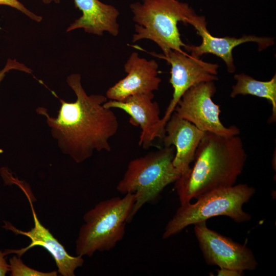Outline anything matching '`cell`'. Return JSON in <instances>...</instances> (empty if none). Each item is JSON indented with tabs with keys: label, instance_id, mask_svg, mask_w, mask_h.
Segmentation results:
<instances>
[{
	"label": "cell",
	"instance_id": "obj_15",
	"mask_svg": "<svg viewBox=\"0 0 276 276\" xmlns=\"http://www.w3.org/2000/svg\"><path fill=\"white\" fill-rule=\"evenodd\" d=\"M82 15L67 28L66 31L83 29L85 32L102 36L104 32L116 36L119 33L117 21L120 14L114 6L99 0H74Z\"/></svg>",
	"mask_w": 276,
	"mask_h": 276
},
{
	"label": "cell",
	"instance_id": "obj_2",
	"mask_svg": "<svg viewBox=\"0 0 276 276\" xmlns=\"http://www.w3.org/2000/svg\"><path fill=\"white\" fill-rule=\"evenodd\" d=\"M246 159L240 136L206 132L196 149L193 166L175 182L180 205L210 191L235 185Z\"/></svg>",
	"mask_w": 276,
	"mask_h": 276
},
{
	"label": "cell",
	"instance_id": "obj_4",
	"mask_svg": "<svg viewBox=\"0 0 276 276\" xmlns=\"http://www.w3.org/2000/svg\"><path fill=\"white\" fill-rule=\"evenodd\" d=\"M135 202V194L127 193L101 201L86 212L76 240L77 255L91 257L113 248L124 237Z\"/></svg>",
	"mask_w": 276,
	"mask_h": 276
},
{
	"label": "cell",
	"instance_id": "obj_8",
	"mask_svg": "<svg viewBox=\"0 0 276 276\" xmlns=\"http://www.w3.org/2000/svg\"><path fill=\"white\" fill-rule=\"evenodd\" d=\"M216 91L214 81L196 84L182 95L174 112L204 132L225 137L238 135L240 132L238 127H226L220 120V106L212 99Z\"/></svg>",
	"mask_w": 276,
	"mask_h": 276
},
{
	"label": "cell",
	"instance_id": "obj_3",
	"mask_svg": "<svg viewBox=\"0 0 276 276\" xmlns=\"http://www.w3.org/2000/svg\"><path fill=\"white\" fill-rule=\"evenodd\" d=\"M136 23L133 42L149 39L155 42L163 54L170 50L184 52L177 24H190L196 15L188 3L177 0H142L130 5Z\"/></svg>",
	"mask_w": 276,
	"mask_h": 276
},
{
	"label": "cell",
	"instance_id": "obj_11",
	"mask_svg": "<svg viewBox=\"0 0 276 276\" xmlns=\"http://www.w3.org/2000/svg\"><path fill=\"white\" fill-rule=\"evenodd\" d=\"M158 68L155 60H148L136 52L132 53L124 64L127 76L109 88L106 97L111 100L123 101L132 95L158 90L162 81L157 76Z\"/></svg>",
	"mask_w": 276,
	"mask_h": 276
},
{
	"label": "cell",
	"instance_id": "obj_12",
	"mask_svg": "<svg viewBox=\"0 0 276 276\" xmlns=\"http://www.w3.org/2000/svg\"><path fill=\"white\" fill-rule=\"evenodd\" d=\"M154 97L153 93L137 94L123 101L110 100L103 104L106 108L124 111L130 116L129 123L140 127L139 145L144 149L150 147L156 138H160L158 131L161 119L160 108L158 103L153 101Z\"/></svg>",
	"mask_w": 276,
	"mask_h": 276
},
{
	"label": "cell",
	"instance_id": "obj_17",
	"mask_svg": "<svg viewBox=\"0 0 276 276\" xmlns=\"http://www.w3.org/2000/svg\"><path fill=\"white\" fill-rule=\"evenodd\" d=\"M9 268L11 276H56L58 271L42 272L33 269L24 264L20 257L14 256L9 259Z\"/></svg>",
	"mask_w": 276,
	"mask_h": 276
},
{
	"label": "cell",
	"instance_id": "obj_10",
	"mask_svg": "<svg viewBox=\"0 0 276 276\" xmlns=\"http://www.w3.org/2000/svg\"><path fill=\"white\" fill-rule=\"evenodd\" d=\"M24 191L28 198L31 206L34 226L30 231H22L14 227L8 221H4L3 227L11 230L16 234L25 236L31 240V243L26 247L20 249H6L7 255L16 254L21 256L28 250L36 246H40L47 250L55 260L58 272L63 276H74L75 270L82 266L84 259L81 256H72L66 251L64 246L53 236L49 230L45 228L39 220L27 188L18 180L16 182Z\"/></svg>",
	"mask_w": 276,
	"mask_h": 276
},
{
	"label": "cell",
	"instance_id": "obj_14",
	"mask_svg": "<svg viewBox=\"0 0 276 276\" xmlns=\"http://www.w3.org/2000/svg\"><path fill=\"white\" fill-rule=\"evenodd\" d=\"M164 130V147L175 148L173 165L181 175L183 174L190 169L196 149L206 132L174 112L166 123Z\"/></svg>",
	"mask_w": 276,
	"mask_h": 276
},
{
	"label": "cell",
	"instance_id": "obj_16",
	"mask_svg": "<svg viewBox=\"0 0 276 276\" xmlns=\"http://www.w3.org/2000/svg\"><path fill=\"white\" fill-rule=\"evenodd\" d=\"M234 78L236 83L232 87L230 96L235 98L237 95H251L267 99L271 104L272 113L269 123L276 121V75L269 81L257 80L244 73L236 74Z\"/></svg>",
	"mask_w": 276,
	"mask_h": 276
},
{
	"label": "cell",
	"instance_id": "obj_21",
	"mask_svg": "<svg viewBox=\"0 0 276 276\" xmlns=\"http://www.w3.org/2000/svg\"><path fill=\"white\" fill-rule=\"evenodd\" d=\"M217 272L218 276H241L244 274L243 271L227 268H219Z\"/></svg>",
	"mask_w": 276,
	"mask_h": 276
},
{
	"label": "cell",
	"instance_id": "obj_6",
	"mask_svg": "<svg viewBox=\"0 0 276 276\" xmlns=\"http://www.w3.org/2000/svg\"><path fill=\"white\" fill-rule=\"evenodd\" d=\"M174 155L173 146L164 147L129 162L116 189L122 194H135L130 221L146 203L154 201L167 186L180 177L181 173L173 165Z\"/></svg>",
	"mask_w": 276,
	"mask_h": 276
},
{
	"label": "cell",
	"instance_id": "obj_19",
	"mask_svg": "<svg viewBox=\"0 0 276 276\" xmlns=\"http://www.w3.org/2000/svg\"><path fill=\"white\" fill-rule=\"evenodd\" d=\"M12 70H16L27 73H31L32 70L22 63L17 62L15 59H9L4 67L0 71V82L5 76L6 74Z\"/></svg>",
	"mask_w": 276,
	"mask_h": 276
},
{
	"label": "cell",
	"instance_id": "obj_9",
	"mask_svg": "<svg viewBox=\"0 0 276 276\" xmlns=\"http://www.w3.org/2000/svg\"><path fill=\"white\" fill-rule=\"evenodd\" d=\"M194 232L204 258L209 265L241 271L254 270L258 265L252 251L245 244L211 229L202 222Z\"/></svg>",
	"mask_w": 276,
	"mask_h": 276
},
{
	"label": "cell",
	"instance_id": "obj_20",
	"mask_svg": "<svg viewBox=\"0 0 276 276\" xmlns=\"http://www.w3.org/2000/svg\"><path fill=\"white\" fill-rule=\"evenodd\" d=\"M6 255L5 251L0 250V276L5 275L10 271L9 264L5 258Z\"/></svg>",
	"mask_w": 276,
	"mask_h": 276
},
{
	"label": "cell",
	"instance_id": "obj_22",
	"mask_svg": "<svg viewBox=\"0 0 276 276\" xmlns=\"http://www.w3.org/2000/svg\"><path fill=\"white\" fill-rule=\"evenodd\" d=\"M42 1L45 3V4H50L52 2H54L55 3H58L60 2V0H42Z\"/></svg>",
	"mask_w": 276,
	"mask_h": 276
},
{
	"label": "cell",
	"instance_id": "obj_7",
	"mask_svg": "<svg viewBox=\"0 0 276 276\" xmlns=\"http://www.w3.org/2000/svg\"><path fill=\"white\" fill-rule=\"evenodd\" d=\"M153 56L165 60L171 65L169 82L173 88L172 98L158 126L160 139L165 134L166 123L174 112L182 95L191 87L200 83L218 80V65L205 62L199 57L185 52L170 50L166 54L150 53Z\"/></svg>",
	"mask_w": 276,
	"mask_h": 276
},
{
	"label": "cell",
	"instance_id": "obj_5",
	"mask_svg": "<svg viewBox=\"0 0 276 276\" xmlns=\"http://www.w3.org/2000/svg\"><path fill=\"white\" fill-rule=\"evenodd\" d=\"M256 192L246 183L210 191L196 199L197 201L180 205L167 224L163 239L177 234L190 225L206 222L212 217L225 216L237 223L249 221L251 216L243 209Z\"/></svg>",
	"mask_w": 276,
	"mask_h": 276
},
{
	"label": "cell",
	"instance_id": "obj_13",
	"mask_svg": "<svg viewBox=\"0 0 276 276\" xmlns=\"http://www.w3.org/2000/svg\"><path fill=\"white\" fill-rule=\"evenodd\" d=\"M190 25L195 29L197 34L201 37L202 42L197 46L186 44L184 48L196 57H200L208 53L219 57L225 62L227 71L231 73L235 71L233 56V50L235 47L247 42H255L258 45L259 50L261 51L274 44V39L272 38L252 35H244L240 38L215 37L208 31L205 17L197 14Z\"/></svg>",
	"mask_w": 276,
	"mask_h": 276
},
{
	"label": "cell",
	"instance_id": "obj_18",
	"mask_svg": "<svg viewBox=\"0 0 276 276\" xmlns=\"http://www.w3.org/2000/svg\"><path fill=\"white\" fill-rule=\"evenodd\" d=\"M0 5L15 8L36 22H40L42 19L41 16L36 15L26 8L18 0H0Z\"/></svg>",
	"mask_w": 276,
	"mask_h": 276
},
{
	"label": "cell",
	"instance_id": "obj_1",
	"mask_svg": "<svg viewBox=\"0 0 276 276\" xmlns=\"http://www.w3.org/2000/svg\"><path fill=\"white\" fill-rule=\"evenodd\" d=\"M66 82L76 96L75 102L59 99L61 106L56 118L44 107H39L36 111L45 117L62 152L80 163L90 157L94 150L111 151L109 140L118 131L119 124L112 109L103 105L106 96L87 95L80 74L70 75Z\"/></svg>",
	"mask_w": 276,
	"mask_h": 276
}]
</instances>
